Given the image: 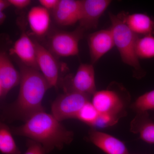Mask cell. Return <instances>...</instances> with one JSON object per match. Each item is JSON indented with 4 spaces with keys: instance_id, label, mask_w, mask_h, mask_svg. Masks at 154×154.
<instances>
[{
    "instance_id": "cell-1",
    "label": "cell",
    "mask_w": 154,
    "mask_h": 154,
    "mask_svg": "<svg viewBox=\"0 0 154 154\" xmlns=\"http://www.w3.org/2000/svg\"><path fill=\"white\" fill-rule=\"evenodd\" d=\"M21 81L18 98L4 108L2 115L4 121L21 120L26 122L33 115L44 111L42 102L50 85L41 72L19 64Z\"/></svg>"
},
{
    "instance_id": "cell-2",
    "label": "cell",
    "mask_w": 154,
    "mask_h": 154,
    "mask_svg": "<svg viewBox=\"0 0 154 154\" xmlns=\"http://www.w3.org/2000/svg\"><path fill=\"white\" fill-rule=\"evenodd\" d=\"M11 131L14 135L29 138L41 144L47 154L55 149H62L71 143L74 137L73 131L45 111L33 115L22 125L13 128Z\"/></svg>"
},
{
    "instance_id": "cell-3",
    "label": "cell",
    "mask_w": 154,
    "mask_h": 154,
    "mask_svg": "<svg viewBox=\"0 0 154 154\" xmlns=\"http://www.w3.org/2000/svg\"><path fill=\"white\" fill-rule=\"evenodd\" d=\"M109 16L115 45L122 60L132 68L135 78L141 79L145 75V72L141 66L136 51L138 35L131 30L118 16L111 13H109Z\"/></svg>"
},
{
    "instance_id": "cell-4",
    "label": "cell",
    "mask_w": 154,
    "mask_h": 154,
    "mask_svg": "<svg viewBox=\"0 0 154 154\" xmlns=\"http://www.w3.org/2000/svg\"><path fill=\"white\" fill-rule=\"evenodd\" d=\"M130 102V94L126 88L113 82L105 90L96 91L91 102L100 114H107L119 120L126 116Z\"/></svg>"
},
{
    "instance_id": "cell-5",
    "label": "cell",
    "mask_w": 154,
    "mask_h": 154,
    "mask_svg": "<svg viewBox=\"0 0 154 154\" xmlns=\"http://www.w3.org/2000/svg\"><path fill=\"white\" fill-rule=\"evenodd\" d=\"M91 96L75 91H65L58 96L51 105L52 115L59 121L76 119L78 113Z\"/></svg>"
},
{
    "instance_id": "cell-6",
    "label": "cell",
    "mask_w": 154,
    "mask_h": 154,
    "mask_svg": "<svg viewBox=\"0 0 154 154\" xmlns=\"http://www.w3.org/2000/svg\"><path fill=\"white\" fill-rule=\"evenodd\" d=\"M85 30L79 26L71 32L57 31L51 35L48 41L49 50L59 57H69L78 55L79 43Z\"/></svg>"
},
{
    "instance_id": "cell-7",
    "label": "cell",
    "mask_w": 154,
    "mask_h": 154,
    "mask_svg": "<svg viewBox=\"0 0 154 154\" xmlns=\"http://www.w3.org/2000/svg\"><path fill=\"white\" fill-rule=\"evenodd\" d=\"M39 70L51 88L57 89L59 79V66L54 55L38 42L33 41Z\"/></svg>"
},
{
    "instance_id": "cell-8",
    "label": "cell",
    "mask_w": 154,
    "mask_h": 154,
    "mask_svg": "<svg viewBox=\"0 0 154 154\" xmlns=\"http://www.w3.org/2000/svg\"><path fill=\"white\" fill-rule=\"evenodd\" d=\"M66 91H75L93 96L96 92L95 70L93 64L81 63L75 74L70 80Z\"/></svg>"
},
{
    "instance_id": "cell-9",
    "label": "cell",
    "mask_w": 154,
    "mask_h": 154,
    "mask_svg": "<svg viewBox=\"0 0 154 154\" xmlns=\"http://www.w3.org/2000/svg\"><path fill=\"white\" fill-rule=\"evenodd\" d=\"M88 42L92 64L96 63L115 46L110 28L99 30L90 34Z\"/></svg>"
},
{
    "instance_id": "cell-10",
    "label": "cell",
    "mask_w": 154,
    "mask_h": 154,
    "mask_svg": "<svg viewBox=\"0 0 154 154\" xmlns=\"http://www.w3.org/2000/svg\"><path fill=\"white\" fill-rule=\"evenodd\" d=\"M80 27L85 30L96 29L99 19L111 3L110 0H83Z\"/></svg>"
},
{
    "instance_id": "cell-11",
    "label": "cell",
    "mask_w": 154,
    "mask_h": 154,
    "mask_svg": "<svg viewBox=\"0 0 154 154\" xmlns=\"http://www.w3.org/2000/svg\"><path fill=\"white\" fill-rule=\"evenodd\" d=\"M21 75L5 52L0 54V98L5 99L14 87L20 85Z\"/></svg>"
},
{
    "instance_id": "cell-12",
    "label": "cell",
    "mask_w": 154,
    "mask_h": 154,
    "mask_svg": "<svg viewBox=\"0 0 154 154\" xmlns=\"http://www.w3.org/2000/svg\"><path fill=\"white\" fill-rule=\"evenodd\" d=\"M82 1L60 0L53 10L56 22L62 26H71L79 22L82 14Z\"/></svg>"
},
{
    "instance_id": "cell-13",
    "label": "cell",
    "mask_w": 154,
    "mask_h": 154,
    "mask_svg": "<svg viewBox=\"0 0 154 154\" xmlns=\"http://www.w3.org/2000/svg\"><path fill=\"white\" fill-rule=\"evenodd\" d=\"M88 139L106 154H131L126 145L120 140L94 128L89 131Z\"/></svg>"
},
{
    "instance_id": "cell-14",
    "label": "cell",
    "mask_w": 154,
    "mask_h": 154,
    "mask_svg": "<svg viewBox=\"0 0 154 154\" xmlns=\"http://www.w3.org/2000/svg\"><path fill=\"white\" fill-rule=\"evenodd\" d=\"M9 54L19 57L21 63L25 65L39 70L34 42L25 32L22 33L10 48Z\"/></svg>"
},
{
    "instance_id": "cell-15",
    "label": "cell",
    "mask_w": 154,
    "mask_h": 154,
    "mask_svg": "<svg viewBox=\"0 0 154 154\" xmlns=\"http://www.w3.org/2000/svg\"><path fill=\"white\" fill-rule=\"evenodd\" d=\"M117 16L135 34L143 36L154 35V19L148 15L140 13H122Z\"/></svg>"
},
{
    "instance_id": "cell-16",
    "label": "cell",
    "mask_w": 154,
    "mask_h": 154,
    "mask_svg": "<svg viewBox=\"0 0 154 154\" xmlns=\"http://www.w3.org/2000/svg\"><path fill=\"white\" fill-rule=\"evenodd\" d=\"M130 131L139 134L141 139L149 144H154V122L150 118L148 112H140L130 123Z\"/></svg>"
},
{
    "instance_id": "cell-17",
    "label": "cell",
    "mask_w": 154,
    "mask_h": 154,
    "mask_svg": "<svg viewBox=\"0 0 154 154\" xmlns=\"http://www.w3.org/2000/svg\"><path fill=\"white\" fill-rule=\"evenodd\" d=\"M28 20L31 31L36 36H44L49 30L50 15L48 10L43 7L31 8L28 13Z\"/></svg>"
},
{
    "instance_id": "cell-18",
    "label": "cell",
    "mask_w": 154,
    "mask_h": 154,
    "mask_svg": "<svg viewBox=\"0 0 154 154\" xmlns=\"http://www.w3.org/2000/svg\"><path fill=\"white\" fill-rule=\"evenodd\" d=\"M0 151L3 154H21L11 130L3 122L0 124Z\"/></svg>"
},
{
    "instance_id": "cell-19",
    "label": "cell",
    "mask_w": 154,
    "mask_h": 154,
    "mask_svg": "<svg viewBox=\"0 0 154 154\" xmlns=\"http://www.w3.org/2000/svg\"><path fill=\"white\" fill-rule=\"evenodd\" d=\"M136 51L139 58L145 59L154 58L153 35L139 36L136 45Z\"/></svg>"
},
{
    "instance_id": "cell-20",
    "label": "cell",
    "mask_w": 154,
    "mask_h": 154,
    "mask_svg": "<svg viewBox=\"0 0 154 154\" xmlns=\"http://www.w3.org/2000/svg\"><path fill=\"white\" fill-rule=\"evenodd\" d=\"M130 107L136 113L148 112L149 110L154 111V90L139 96Z\"/></svg>"
},
{
    "instance_id": "cell-21",
    "label": "cell",
    "mask_w": 154,
    "mask_h": 154,
    "mask_svg": "<svg viewBox=\"0 0 154 154\" xmlns=\"http://www.w3.org/2000/svg\"><path fill=\"white\" fill-rule=\"evenodd\" d=\"M99 115V112L92 102L89 101L82 107L76 119L93 127Z\"/></svg>"
},
{
    "instance_id": "cell-22",
    "label": "cell",
    "mask_w": 154,
    "mask_h": 154,
    "mask_svg": "<svg viewBox=\"0 0 154 154\" xmlns=\"http://www.w3.org/2000/svg\"><path fill=\"white\" fill-rule=\"evenodd\" d=\"M117 119L111 116L105 114H100L97 120H96L93 128H104L115 125L119 121Z\"/></svg>"
},
{
    "instance_id": "cell-23",
    "label": "cell",
    "mask_w": 154,
    "mask_h": 154,
    "mask_svg": "<svg viewBox=\"0 0 154 154\" xmlns=\"http://www.w3.org/2000/svg\"><path fill=\"white\" fill-rule=\"evenodd\" d=\"M27 149L24 154H46L41 144L35 141L28 140L26 143Z\"/></svg>"
},
{
    "instance_id": "cell-24",
    "label": "cell",
    "mask_w": 154,
    "mask_h": 154,
    "mask_svg": "<svg viewBox=\"0 0 154 154\" xmlns=\"http://www.w3.org/2000/svg\"><path fill=\"white\" fill-rule=\"evenodd\" d=\"M60 0H39L42 7L48 10H54L59 2Z\"/></svg>"
},
{
    "instance_id": "cell-25",
    "label": "cell",
    "mask_w": 154,
    "mask_h": 154,
    "mask_svg": "<svg viewBox=\"0 0 154 154\" xmlns=\"http://www.w3.org/2000/svg\"><path fill=\"white\" fill-rule=\"evenodd\" d=\"M11 5L17 8L23 9L30 5L31 1L30 0H9Z\"/></svg>"
},
{
    "instance_id": "cell-26",
    "label": "cell",
    "mask_w": 154,
    "mask_h": 154,
    "mask_svg": "<svg viewBox=\"0 0 154 154\" xmlns=\"http://www.w3.org/2000/svg\"><path fill=\"white\" fill-rule=\"evenodd\" d=\"M11 5L9 0H0V12H4Z\"/></svg>"
},
{
    "instance_id": "cell-27",
    "label": "cell",
    "mask_w": 154,
    "mask_h": 154,
    "mask_svg": "<svg viewBox=\"0 0 154 154\" xmlns=\"http://www.w3.org/2000/svg\"><path fill=\"white\" fill-rule=\"evenodd\" d=\"M7 16L4 12H0V24L2 25L5 21Z\"/></svg>"
},
{
    "instance_id": "cell-28",
    "label": "cell",
    "mask_w": 154,
    "mask_h": 154,
    "mask_svg": "<svg viewBox=\"0 0 154 154\" xmlns=\"http://www.w3.org/2000/svg\"><path fill=\"white\" fill-rule=\"evenodd\" d=\"M153 118H154V113L153 114Z\"/></svg>"
}]
</instances>
